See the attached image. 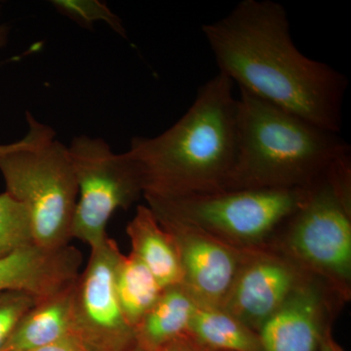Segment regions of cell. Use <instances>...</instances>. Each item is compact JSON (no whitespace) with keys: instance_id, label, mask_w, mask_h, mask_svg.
Wrapping results in <instances>:
<instances>
[{"instance_id":"1","label":"cell","mask_w":351,"mask_h":351,"mask_svg":"<svg viewBox=\"0 0 351 351\" xmlns=\"http://www.w3.org/2000/svg\"><path fill=\"white\" fill-rule=\"evenodd\" d=\"M201 29L219 73L239 89L339 134L348 77L298 49L282 4L242 0Z\"/></svg>"},{"instance_id":"2","label":"cell","mask_w":351,"mask_h":351,"mask_svg":"<svg viewBox=\"0 0 351 351\" xmlns=\"http://www.w3.org/2000/svg\"><path fill=\"white\" fill-rule=\"evenodd\" d=\"M218 73L198 89L188 112L156 137H135L144 195L182 196L225 191L237 152L239 98Z\"/></svg>"},{"instance_id":"3","label":"cell","mask_w":351,"mask_h":351,"mask_svg":"<svg viewBox=\"0 0 351 351\" xmlns=\"http://www.w3.org/2000/svg\"><path fill=\"white\" fill-rule=\"evenodd\" d=\"M348 152L339 134L240 89L237 158L226 189H307Z\"/></svg>"},{"instance_id":"4","label":"cell","mask_w":351,"mask_h":351,"mask_svg":"<svg viewBox=\"0 0 351 351\" xmlns=\"http://www.w3.org/2000/svg\"><path fill=\"white\" fill-rule=\"evenodd\" d=\"M29 132L17 149L0 157L7 193L22 202L31 216L34 242L47 249L66 246L78 189L69 147L55 133L27 113Z\"/></svg>"},{"instance_id":"5","label":"cell","mask_w":351,"mask_h":351,"mask_svg":"<svg viewBox=\"0 0 351 351\" xmlns=\"http://www.w3.org/2000/svg\"><path fill=\"white\" fill-rule=\"evenodd\" d=\"M307 189H225L182 196L145 195L159 221L193 226L212 235L262 239L301 207Z\"/></svg>"},{"instance_id":"6","label":"cell","mask_w":351,"mask_h":351,"mask_svg":"<svg viewBox=\"0 0 351 351\" xmlns=\"http://www.w3.org/2000/svg\"><path fill=\"white\" fill-rule=\"evenodd\" d=\"M68 147L80 195L71 237L92 249L108 239L114 212L128 209L144 193L142 176L128 152L114 154L100 138L80 136Z\"/></svg>"},{"instance_id":"7","label":"cell","mask_w":351,"mask_h":351,"mask_svg":"<svg viewBox=\"0 0 351 351\" xmlns=\"http://www.w3.org/2000/svg\"><path fill=\"white\" fill-rule=\"evenodd\" d=\"M121 254L108 237L92 248L89 262L73 287L75 334L89 351L135 350L134 329L115 293V267Z\"/></svg>"},{"instance_id":"8","label":"cell","mask_w":351,"mask_h":351,"mask_svg":"<svg viewBox=\"0 0 351 351\" xmlns=\"http://www.w3.org/2000/svg\"><path fill=\"white\" fill-rule=\"evenodd\" d=\"M289 246L302 262L332 277L351 274L350 203L334 191L325 174L309 188L293 214Z\"/></svg>"},{"instance_id":"9","label":"cell","mask_w":351,"mask_h":351,"mask_svg":"<svg viewBox=\"0 0 351 351\" xmlns=\"http://www.w3.org/2000/svg\"><path fill=\"white\" fill-rule=\"evenodd\" d=\"M158 223L174 239L181 261L182 284L198 304L223 306L237 278V256L214 237L193 226Z\"/></svg>"},{"instance_id":"10","label":"cell","mask_w":351,"mask_h":351,"mask_svg":"<svg viewBox=\"0 0 351 351\" xmlns=\"http://www.w3.org/2000/svg\"><path fill=\"white\" fill-rule=\"evenodd\" d=\"M82 263V253L71 245L47 249L32 244L0 257V292L50 297L75 282Z\"/></svg>"},{"instance_id":"11","label":"cell","mask_w":351,"mask_h":351,"mask_svg":"<svg viewBox=\"0 0 351 351\" xmlns=\"http://www.w3.org/2000/svg\"><path fill=\"white\" fill-rule=\"evenodd\" d=\"M298 286L297 276L289 265L271 258L256 261L237 274L223 302L225 311L247 327L260 328Z\"/></svg>"},{"instance_id":"12","label":"cell","mask_w":351,"mask_h":351,"mask_svg":"<svg viewBox=\"0 0 351 351\" xmlns=\"http://www.w3.org/2000/svg\"><path fill=\"white\" fill-rule=\"evenodd\" d=\"M322 301L308 286H298L261 325L263 351H316L322 339Z\"/></svg>"},{"instance_id":"13","label":"cell","mask_w":351,"mask_h":351,"mask_svg":"<svg viewBox=\"0 0 351 351\" xmlns=\"http://www.w3.org/2000/svg\"><path fill=\"white\" fill-rule=\"evenodd\" d=\"M198 304L184 284L164 289L158 301L134 328L135 350L158 351L184 338Z\"/></svg>"},{"instance_id":"14","label":"cell","mask_w":351,"mask_h":351,"mask_svg":"<svg viewBox=\"0 0 351 351\" xmlns=\"http://www.w3.org/2000/svg\"><path fill=\"white\" fill-rule=\"evenodd\" d=\"M126 232L132 244L131 253L144 263L161 287L169 288L184 282L174 239L149 207H138Z\"/></svg>"},{"instance_id":"15","label":"cell","mask_w":351,"mask_h":351,"mask_svg":"<svg viewBox=\"0 0 351 351\" xmlns=\"http://www.w3.org/2000/svg\"><path fill=\"white\" fill-rule=\"evenodd\" d=\"M75 283L57 294L39 300L20 321L3 351L32 350L75 336Z\"/></svg>"},{"instance_id":"16","label":"cell","mask_w":351,"mask_h":351,"mask_svg":"<svg viewBox=\"0 0 351 351\" xmlns=\"http://www.w3.org/2000/svg\"><path fill=\"white\" fill-rule=\"evenodd\" d=\"M114 288L124 317L133 329L164 290L149 269L132 253L120 256L115 267Z\"/></svg>"},{"instance_id":"17","label":"cell","mask_w":351,"mask_h":351,"mask_svg":"<svg viewBox=\"0 0 351 351\" xmlns=\"http://www.w3.org/2000/svg\"><path fill=\"white\" fill-rule=\"evenodd\" d=\"M189 332L210 348L228 351H263L250 328L221 307L198 304Z\"/></svg>"},{"instance_id":"18","label":"cell","mask_w":351,"mask_h":351,"mask_svg":"<svg viewBox=\"0 0 351 351\" xmlns=\"http://www.w3.org/2000/svg\"><path fill=\"white\" fill-rule=\"evenodd\" d=\"M36 244L32 219L22 202L10 193L0 195V257Z\"/></svg>"},{"instance_id":"19","label":"cell","mask_w":351,"mask_h":351,"mask_svg":"<svg viewBox=\"0 0 351 351\" xmlns=\"http://www.w3.org/2000/svg\"><path fill=\"white\" fill-rule=\"evenodd\" d=\"M38 301V298L25 292H0V351L5 348L25 314Z\"/></svg>"},{"instance_id":"20","label":"cell","mask_w":351,"mask_h":351,"mask_svg":"<svg viewBox=\"0 0 351 351\" xmlns=\"http://www.w3.org/2000/svg\"><path fill=\"white\" fill-rule=\"evenodd\" d=\"M54 5L60 11L66 14L73 19L80 22L90 23L94 21H106L108 24L112 25L115 31L124 34L123 27L120 25L119 20L110 10L105 4L99 1H75V0H62V1H54Z\"/></svg>"},{"instance_id":"21","label":"cell","mask_w":351,"mask_h":351,"mask_svg":"<svg viewBox=\"0 0 351 351\" xmlns=\"http://www.w3.org/2000/svg\"><path fill=\"white\" fill-rule=\"evenodd\" d=\"M24 351H89L86 346L83 345L80 339L75 336L69 337L61 341H55L49 345L38 346V348H32Z\"/></svg>"},{"instance_id":"22","label":"cell","mask_w":351,"mask_h":351,"mask_svg":"<svg viewBox=\"0 0 351 351\" xmlns=\"http://www.w3.org/2000/svg\"><path fill=\"white\" fill-rule=\"evenodd\" d=\"M182 339L184 338H181L177 339V341H173V343H169L168 346H164L163 348H161V350L158 351H191L188 346L184 345Z\"/></svg>"},{"instance_id":"23","label":"cell","mask_w":351,"mask_h":351,"mask_svg":"<svg viewBox=\"0 0 351 351\" xmlns=\"http://www.w3.org/2000/svg\"><path fill=\"white\" fill-rule=\"evenodd\" d=\"M320 351H339L330 338H322L319 345Z\"/></svg>"},{"instance_id":"24","label":"cell","mask_w":351,"mask_h":351,"mask_svg":"<svg viewBox=\"0 0 351 351\" xmlns=\"http://www.w3.org/2000/svg\"><path fill=\"white\" fill-rule=\"evenodd\" d=\"M20 141H18L17 143H14V144L10 145H0V157L3 156L4 154H8V152L14 151V149H17L19 147Z\"/></svg>"},{"instance_id":"25","label":"cell","mask_w":351,"mask_h":351,"mask_svg":"<svg viewBox=\"0 0 351 351\" xmlns=\"http://www.w3.org/2000/svg\"><path fill=\"white\" fill-rule=\"evenodd\" d=\"M7 29L4 27H0V47L6 43Z\"/></svg>"},{"instance_id":"26","label":"cell","mask_w":351,"mask_h":351,"mask_svg":"<svg viewBox=\"0 0 351 351\" xmlns=\"http://www.w3.org/2000/svg\"><path fill=\"white\" fill-rule=\"evenodd\" d=\"M133 351H138V350H134Z\"/></svg>"}]
</instances>
